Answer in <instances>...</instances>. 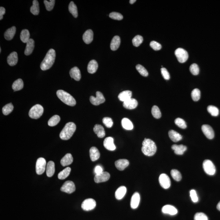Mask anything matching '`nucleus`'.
Listing matches in <instances>:
<instances>
[{"mask_svg": "<svg viewBox=\"0 0 220 220\" xmlns=\"http://www.w3.org/2000/svg\"><path fill=\"white\" fill-rule=\"evenodd\" d=\"M56 56L55 50L51 49L49 50L41 64V69L42 71H46L52 67L54 63Z\"/></svg>", "mask_w": 220, "mask_h": 220, "instance_id": "1", "label": "nucleus"}, {"mask_svg": "<svg viewBox=\"0 0 220 220\" xmlns=\"http://www.w3.org/2000/svg\"><path fill=\"white\" fill-rule=\"evenodd\" d=\"M142 151L145 155L152 156L156 152V145L155 143L150 139L145 138L143 142Z\"/></svg>", "mask_w": 220, "mask_h": 220, "instance_id": "2", "label": "nucleus"}, {"mask_svg": "<svg viewBox=\"0 0 220 220\" xmlns=\"http://www.w3.org/2000/svg\"><path fill=\"white\" fill-rule=\"evenodd\" d=\"M76 129V125L74 123L72 122L67 123L60 132V138L62 140H68L73 135Z\"/></svg>", "mask_w": 220, "mask_h": 220, "instance_id": "3", "label": "nucleus"}, {"mask_svg": "<svg viewBox=\"0 0 220 220\" xmlns=\"http://www.w3.org/2000/svg\"><path fill=\"white\" fill-rule=\"evenodd\" d=\"M56 94L58 97L65 104L70 106H73L76 104L74 98L66 92L62 90H58Z\"/></svg>", "mask_w": 220, "mask_h": 220, "instance_id": "4", "label": "nucleus"}, {"mask_svg": "<svg viewBox=\"0 0 220 220\" xmlns=\"http://www.w3.org/2000/svg\"><path fill=\"white\" fill-rule=\"evenodd\" d=\"M43 112V107L40 104H36L30 109L29 115L32 119H37L42 116Z\"/></svg>", "mask_w": 220, "mask_h": 220, "instance_id": "5", "label": "nucleus"}, {"mask_svg": "<svg viewBox=\"0 0 220 220\" xmlns=\"http://www.w3.org/2000/svg\"><path fill=\"white\" fill-rule=\"evenodd\" d=\"M203 167L206 174L210 175H214L216 173V168L211 161L206 159L203 162Z\"/></svg>", "mask_w": 220, "mask_h": 220, "instance_id": "6", "label": "nucleus"}, {"mask_svg": "<svg viewBox=\"0 0 220 220\" xmlns=\"http://www.w3.org/2000/svg\"><path fill=\"white\" fill-rule=\"evenodd\" d=\"M175 55L178 61L182 63L185 62L189 57L188 52L181 48L177 49L175 50Z\"/></svg>", "mask_w": 220, "mask_h": 220, "instance_id": "7", "label": "nucleus"}, {"mask_svg": "<svg viewBox=\"0 0 220 220\" xmlns=\"http://www.w3.org/2000/svg\"><path fill=\"white\" fill-rule=\"evenodd\" d=\"M46 161L44 158H41L37 159L36 162V173L38 175L43 174L46 168Z\"/></svg>", "mask_w": 220, "mask_h": 220, "instance_id": "8", "label": "nucleus"}, {"mask_svg": "<svg viewBox=\"0 0 220 220\" xmlns=\"http://www.w3.org/2000/svg\"><path fill=\"white\" fill-rule=\"evenodd\" d=\"M96 203L93 198H88L85 200L82 204L81 207L85 211H90L94 209L96 207Z\"/></svg>", "mask_w": 220, "mask_h": 220, "instance_id": "9", "label": "nucleus"}, {"mask_svg": "<svg viewBox=\"0 0 220 220\" xmlns=\"http://www.w3.org/2000/svg\"><path fill=\"white\" fill-rule=\"evenodd\" d=\"M96 97L91 96L90 98V101L93 105L98 106L105 102V99L102 93L100 91H97L96 93Z\"/></svg>", "mask_w": 220, "mask_h": 220, "instance_id": "10", "label": "nucleus"}, {"mask_svg": "<svg viewBox=\"0 0 220 220\" xmlns=\"http://www.w3.org/2000/svg\"><path fill=\"white\" fill-rule=\"evenodd\" d=\"M60 190L68 194L73 193L75 190V184L72 181H66L61 187Z\"/></svg>", "mask_w": 220, "mask_h": 220, "instance_id": "11", "label": "nucleus"}, {"mask_svg": "<svg viewBox=\"0 0 220 220\" xmlns=\"http://www.w3.org/2000/svg\"><path fill=\"white\" fill-rule=\"evenodd\" d=\"M159 183L164 189H168L170 186L171 182L169 177L166 174H162L159 176Z\"/></svg>", "mask_w": 220, "mask_h": 220, "instance_id": "12", "label": "nucleus"}, {"mask_svg": "<svg viewBox=\"0 0 220 220\" xmlns=\"http://www.w3.org/2000/svg\"><path fill=\"white\" fill-rule=\"evenodd\" d=\"M202 129L205 135L210 139H213L214 137V132L212 127L207 124L202 126Z\"/></svg>", "mask_w": 220, "mask_h": 220, "instance_id": "13", "label": "nucleus"}, {"mask_svg": "<svg viewBox=\"0 0 220 220\" xmlns=\"http://www.w3.org/2000/svg\"><path fill=\"white\" fill-rule=\"evenodd\" d=\"M110 178V174L108 172H103L98 175H95L94 177V181L95 183H100L106 182Z\"/></svg>", "mask_w": 220, "mask_h": 220, "instance_id": "14", "label": "nucleus"}, {"mask_svg": "<svg viewBox=\"0 0 220 220\" xmlns=\"http://www.w3.org/2000/svg\"><path fill=\"white\" fill-rule=\"evenodd\" d=\"M103 144L104 147L108 150L114 151L116 149V146L114 144V139L111 137L105 138Z\"/></svg>", "mask_w": 220, "mask_h": 220, "instance_id": "15", "label": "nucleus"}, {"mask_svg": "<svg viewBox=\"0 0 220 220\" xmlns=\"http://www.w3.org/2000/svg\"><path fill=\"white\" fill-rule=\"evenodd\" d=\"M162 212L163 213L166 214H168L170 215H174L177 214L178 211L174 206L167 205L162 207Z\"/></svg>", "mask_w": 220, "mask_h": 220, "instance_id": "16", "label": "nucleus"}, {"mask_svg": "<svg viewBox=\"0 0 220 220\" xmlns=\"http://www.w3.org/2000/svg\"><path fill=\"white\" fill-rule=\"evenodd\" d=\"M129 161L126 159H120L115 162V166L118 170L122 171L129 165Z\"/></svg>", "mask_w": 220, "mask_h": 220, "instance_id": "17", "label": "nucleus"}, {"mask_svg": "<svg viewBox=\"0 0 220 220\" xmlns=\"http://www.w3.org/2000/svg\"><path fill=\"white\" fill-rule=\"evenodd\" d=\"M140 200V197L139 193L137 192H135L132 196L130 201V206L131 208L133 209L137 208L139 206Z\"/></svg>", "mask_w": 220, "mask_h": 220, "instance_id": "18", "label": "nucleus"}, {"mask_svg": "<svg viewBox=\"0 0 220 220\" xmlns=\"http://www.w3.org/2000/svg\"><path fill=\"white\" fill-rule=\"evenodd\" d=\"M123 105L126 109L131 110L137 107L138 105V102L135 99L131 98L129 100L124 102Z\"/></svg>", "mask_w": 220, "mask_h": 220, "instance_id": "19", "label": "nucleus"}, {"mask_svg": "<svg viewBox=\"0 0 220 220\" xmlns=\"http://www.w3.org/2000/svg\"><path fill=\"white\" fill-rule=\"evenodd\" d=\"M83 40L86 44H89L92 42L94 39V33L92 30H86L83 35Z\"/></svg>", "mask_w": 220, "mask_h": 220, "instance_id": "20", "label": "nucleus"}, {"mask_svg": "<svg viewBox=\"0 0 220 220\" xmlns=\"http://www.w3.org/2000/svg\"><path fill=\"white\" fill-rule=\"evenodd\" d=\"M90 159L92 161L95 162L99 159L100 153L98 148L95 147H92L89 150Z\"/></svg>", "mask_w": 220, "mask_h": 220, "instance_id": "21", "label": "nucleus"}, {"mask_svg": "<svg viewBox=\"0 0 220 220\" xmlns=\"http://www.w3.org/2000/svg\"><path fill=\"white\" fill-rule=\"evenodd\" d=\"M132 95V91L129 90H124L119 94L118 97L119 100L124 102L131 98Z\"/></svg>", "mask_w": 220, "mask_h": 220, "instance_id": "22", "label": "nucleus"}, {"mask_svg": "<svg viewBox=\"0 0 220 220\" xmlns=\"http://www.w3.org/2000/svg\"><path fill=\"white\" fill-rule=\"evenodd\" d=\"M18 61V57L16 52H13L11 53L7 58V63L11 66H14Z\"/></svg>", "mask_w": 220, "mask_h": 220, "instance_id": "23", "label": "nucleus"}, {"mask_svg": "<svg viewBox=\"0 0 220 220\" xmlns=\"http://www.w3.org/2000/svg\"><path fill=\"white\" fill-rule=\"evenodd\" d=\"M70 76L76 81H79L81 79V73L78 68L74 67L71 69L70 72Z\"/></svg>", "mask_w": 220, "mask_h": 220, "instance_id": "24", "label": "nucleus"}, {"mask_svg": "<svg viewBox=\"0 0 220 220\" xmlns=\"http://www.w3.org/2000/svg\"><path fill=\"white\" fill-rule=\"evenodd\" d=\"M73 162V158L70 153H68L62 159L60 163L63 166L70 165Z\"/></svg>", "mask_w": 220, "mask_h": 220, "instance_id": "25", "label": "nucleus"}, {"mask_svg": "<svg viewBox=\"0 0 220 220\" xmlns=\"http://www.w3.org/2000/svg\"><path fill=\"white\" fill-rule=\"evenodd\" d=\"M98 67L96 60H93L89 62L87 66V71L89 73L93 74L96 72Z\"/></svg>", "mask_w": 220, "mask_h": 220, "instance_id": "26", "label": "nucleus"}, {"mask_svg": "<svg viewBox=\"0 0 220 220\" xmlns=\"http://www.w3.org/2000/svg\"><path fill=\"white\" fill-rule=\"evenodd\" d=\"M55 163L53 161H50L46 166V174L49 177H52L55 173Z\"/></svg>", "mask_w": 220, "mask_h": 220, "instance_id": "27", "label": "nucleus"}, {"mask_svg": "<svg viewBox=\"0 0 220 220\" xmlns=\"http://www.w3.org/2000/svg\"><path fill=\"white\" fill-rule=\"evenodd\" d=\"M172 148L174 150L175 154L177 155H182L187 150V147L183 145H177L174 144L172 146Z\"/></svg>", "mask_w": 220, "mask_h": 220, "instance_id": "28", "label": "nucleus"}, {"mask_svg": "<svg viewBox=\"0 0 220 220\" xmlns=\"http://www.w3.org/2000/svg\"><path fill=\"white\" fill-rule=\"evenodd\" d=\"M34 48V41L32 39L30 38L27 42L25 51V54L29 56L32 53Z\"/></svg>", "mask_w": 220, "mask_h": 220, "instance_id": "29", "label": "nucleus"}, {"mask_svg": "<svg viewBox=\"0 0 220 220\" xmlns=\"http://www.w3.org/2000/svg\"><path fill=\"white\" fill-rule=\"evenodd\" d=\"M126 187L122 186L117 190L115 193V197L117 199L121 200L123 198L126 193Z\"/></svg>", "mask_w": 220, "mask_h": 220, "instance_id": "30", "label": "nucleus"}, {"mask_svg": "<svg viewBox=\"0 0 220 220\" xmlns=\"http://www.w3.org/2000/svg\"><path fill=\"white\" fill-rule=\"evenodd\" d=\"M16 32V28L14 26L8 29L5 33V38L7 41H10L14 37Z\"/></svg>", "mask_w": 220, "mask_h": 220, "instance_id": "31", "label": "nucleus"}, {"mask_svg": "<svg viewBox=\"0 0 220 220\" xmlns=\"http://www.w3.org/2000/svg\"><path fill=\"white\" fill-rule=\"evenodd\" d=\"M94 130L98 138H102L105 136V130L102 126L99 124H96L94 126Z\"/></svg>", "mask_w": 220, "mask_h": 220, "instance_id": "32", "label": "nucleus"}, {"mask_svg": "<svg viewBox=\"0 0 220 220\" xmlns=\"http://www.w3.org/2000/svg\"><path fill=\"white\" fill-rule=\"evenodd\" d=\"M168 135L170 138L173 142H177L182 140V136L179 133L177 132L174 131V130H170L168 132Z\"/></svg>", "mask_w": 220, "mask_h": 220, "instance_id": "33", "label": "nucleus"}, {"mask_svg": "<svg viewBox=\"0 0 220 220\" xmlns=\"http://www.w3.org/2000/svg\"><path fill=\"white\" fill-rule=\"evenodd\" d=\"M120 38L119 36H114L110 43V47L111 50L113 51L117 50L120 46Z\"/></svg>", "mask_w": 220, "mask_h": 220, "instance_id": "34", "label": "nucleus"}, {"mask_svg": "<svg viewBox=\"0 0 220 220\" xmlns=\"http://www.w3.org/2000/svg\"><path fill=\"white\" fill-rule=\"evenodd\" d=\"M121 123L123 128L126 130H131L133 129V123L128 118H123L122 119Z\"/></svg>", "mask_w": 220, "mask_h": 220, "instance_id": "35", "label": "nucleus"}, {"mask_svg": "<svg viewBox=\"0 0 220 220\" xmlns=\"http://www.w3.org/2000/svg\"><path fill=\"white\" fill-rule=\"evenodd\" d=\"M30 12L33 14L38 15L40 12L39 4L38 1L34 0L33 1V5L30 8Z\"/></svg>", "mask_w": 220, "mask_h": 220, "instance_id": "36", "label": "nucleus"}, {"mask_svg": "<svg viewBox=\"0 0 220 220\" xmlns=\"http://www.w3.org/2000/svg\"><path fill=\"white\" fill-rule=\"evenodd\" d=\"M24 86L23 82L22 79H18L13 83L12 88L14 91L21 90Z\"/></svg>", "mask_w": 220, "mask_h": 220, "instance_id": "37", "label": "nucleus"}, {"mask_svg": "<svg viewBox=\"0 0 220 220\" xmlns=\"http://www.w3.org/2000/svg\"><path fill=\"white\" fill-rule=\"evenodd\" d=\"M20 38L21 41L24 43H27L30 39V34L27 30H23L21 31Z\"/></svg>", "mask_w": 220, "mask_h": 220, "instance_id": "38", "label": "nucleus"}, {"mask_svg": "<svg viewBox=\"0 0 220 220\" xmlns=\"http://www.w3.org/2000/svg\"><path fill=\"white\" fill-rule=\"evenodd\" d=\"M71 171V168L70 167H67L58 174V178L59 179L63 180L67 178L70 175Z\"/></svg>", "mask_w": 220, "mask_h": 220, "instance_id": "39", "label": "nucleus"}, {"mask_svg": "<svg viewBox=\"0 0 220 220\" xmlns=\"http://www.w3.org/2000/svg\"><path fill=\"white\" fill-rule=\"evenodd\" d=\"M69 10L70 13L72 14L74 17L76 18L78 16V12L77 7L75 4L74 2L71 1L70 2L69 6Z\"/></svg>", "mask_w": 220, "mask_h": 220, "instance_id": "40", "label": "nucleus"}, {"mask_svg": "<svg viewBox=\"0 0 220 220\" xmlns=\"http://www.w3.org/2000/svg\"><path fill=\"white\" fill-rule=\"evenodd\" d=\"M60 120V118L59 115H55L49 119L48 124L50 126H54L58 124Z\"/></svg>", "mask_w": 220, "mask_h": 220, "instance_id": "41", "label": "nucleus"}, {"mask_svg": "<svg viewBox=\"0 0 220 220\" xmlns=\"http://www.w3.org/2000/svg\"><path fill=\"white\" fill-rule=\"evenodd\" d=\"M14 106L12 103L6 104L2 108V113L5 115H8L12 112Z\"/></svg>", "mask_w": 220, "mask_h": 220, "instance_id": "42", "label": "nucleus"}, {"mask_svg": "<svg viewBox=\"0 0 220 220\" xmlns=\"http://www.w3.org/2000/svg\"><path fill=\"white\" fill-rule=\"evenodd\" d=\"M151 113L152 115L156 119H159L161 117V112L160 109L157 106H154L152 107Z\"/></svg>", "mask_w": 220, "mask_h": 220, "instance_id": "43", "label": "nucleus"}, {"mask_svg": "<svg viewBox=\"0 0 220 220\" xmlns=\"http://www.w3.org/2000/svg\"><path fill=\"white\" fill-rule=\"evenodd\" d=\"M207 111L213 116H217L219 114V110L217 107L214 106H209L207 108Z\"/></svg>", "mask_w": 220, "mask_h": 220, "instance_id": "44", "label": "nucleus"}, {"mask_svg": "<svg viewBox=\"0 0 220 220\" xmlns=\"http://www.w3.org/2000/svg\"><path fill=\"white\" fill-rule=\"evenodd\" d=\"M191 96L194 101L195 102L198 101L201 98L200 90L198 89H194L191 93Z\"/></svg>", "mask_w": 220, "mask_h": 220, "instance_id": "45", "label": "nucleus"}, {"mask_svg": "<svg viewBox=\"0 0 220 220\" xmlns=\"http://www.w3.org/2000/svg\"><path fill=\"white\" fill-rule=\"evenodd\" d=\"M171 175L173 179L177 182H179L182 179V176L180 173L177 170L173 169L170 172Z\"/></svg>", "mask_w": 220, "mask_h": 220, "instance_id": "46", "label": "nucleus"}, {"mask_svg": "<svg viewBox=\"0 0 220 220\" xmlns=\"http://www.w3.org/2000/svg\"><path fill=\"white\" fill-rule=\"evenodd\" d=\"M143 41V37L140 35H137L132 40L133 45L136 47L139 46L142 43Z\"/></svg>", "mask_w": 220, "mask_h": 220, "instance_id": "47", "label": "nucleus"}, {"mask_svg": "<svg viewBox=\"0 0 220 220\" xmlns=\"http://www.w3.org/2000/svg\"><path fill=\"white\" fill-rule=\"evenodd\" d=\"M176 125L182 129H185L187 127V125L185 121L180 118H177L174 121Z\"/></svg>", "mask_w": 220, "mask_h": 220, "instance_id": "48", "label": "nucleus"}, {"mask_svg": "<svg viewBox=\"0 0 220 220\" xmlns=\"http://www.w3.org/2000/svg\"><path fill=\"white\" fill-rule=\"evenodd\" d=\"M137 71L139 72V73L142 75L144 77H147L148 76V73L146 69L143 66L141 65H138L136 66Z\"/></svg>", "mask_w": 220, "mask_h": 220, "instance_id": "49", "label": "nucleus"}, {"mask_svg": "<svg viewBox=\"0 0 220 220\" xmlns=\"http://www.w3.org/2000/svg\"><path fill=\"white\" fill-rule=\"evenodd\" d=\"M45 7L47 11H50L52 10L54 6L55 1V0H51V1H44Z\"/></svg>", "mask_w": 220, "mask_h": 220, "instance_id": "50", "label": "nucleus"}, {"mask_svg": "<svg viewBox=\"0 0 220 220\" xmlns=\"http://www.w3.org/2000/svg\"><path fill=\"white\" fill-rule=\"evenodd\" d=\"M190 70L191 73L193 75H197L199 74V69L198 65L197 64H192L190 67Z\"/></svg>", "mask_w": 220, "mask_h": 220, "instance_id": "51", "label": "nucleus"}, {"mask_svg": "<svg viewBox=\"0 0 220 220\" xmlns=\"http://www.w3.org/2000/svg\"><path fill=\"white\" fill-rule=\"evenodd\" d=\"M103 124L105 125V126L108 128H110L112 127L113 121L111 118L105 117L103 118L102 119Z\"/></svg>", "mask_w": 220, "mask_h": 220, "instance_id": "52", "label": "nucleus"}, {"mask_svg": "<svg viewBox=\"0 0 220 220\" xmlns=\"http://www.w3.org/2000/svg\"><path fill=\"white\" fill-rule=\"evenodd\" d=\"M109 17L114 20H119L120 21L123 19V16L120 13L116 12H113L110 14Z\"/></svg>", "mask_w": 220, "mask_h": 220, "instance_id": "53", "label": "nucleus"}, {"mask_svg": "<svg viewBox=\"0 0 220 220\" xmlns=\"http://www.w3.org/2000/svg\"><path fill=\"white\" fill-rule=\"evenodd\" d=\"M194 220H208L206 215L202 212H198L195 214Z\"/></svg>", "mask_w": 220, "mask_h": 220, "instance_id": "54", "label": "nucleus"}, {"mask_svg": "<svg viewBox=\"0 0 220 220\" xmlns=\"http://www.w3.org/2000/svg\"><path fill=\"white\" fill-rule=\"evenodd\" d=\"M150 45L151 47L155 51H159L162 48V45L156 41H151Z\"/></svg>", "mask_w": 220, "mask_h": 220, "instance_id": "55", "label": "nucleus"}, {"mask_svg": "<svg viewBox=\"0 0 220 220\" xmlns=\"http://www.w3.org/2000/svg\"><path fill=\"white\" fill-rule=\"evenodd\" d=\"M190 196L191 199L194 203H197L198 202V198L197 196V192L194 190H192L190 191Z\"/></svg>", "mask_w": 220, "mask_h": 220, "instance_id": "56", "label": "nucleus"}, {"mask_svg": "<svg viewBox=\"0 0 220 220\" xmlns=\"http://www.w3.org/2000/svg\"><path fill=\"white\" fill-rule=\"evenodd\" d=\"M161 71L162 76H163L164 79L166 80H169L170 78V75L169 72L167 71L166 69L165 68L162 67L161 69Z\"/></svg>", "mask_w": 220, "mask_h": 220, "instance_id": "57", "label": "nucleus"}, {"mask_svg": "<svg viewBox=\"0 0 220 220\" xmlns=\"http://www.w3.org/2000/svg\"><path fill=\"white\" fill-rule=\"evenodd\" d=\"M103 172V168L101 166H97L94 169V173H95V175H98V174H101Z\"/></svg>", "mask_w": 220, "mask_h": 220, "instance_id": "58", "label": "nucleus"}, {"mask_svg": "<svg viewBox=\"0 0 220 220\" xmlns=\"http://www.w3.org/2000/svg\"><path fill=\"white\" fill-rule=\"evenodd\" d=\"M6 13V10L3 7H0V20H1L3 18V16Z\"/></svg>", "mask_w": 220, "mask_h": 220, "instance_id": "59", "label": "nucleus"}, {"mask_svg": "<svg viewBox=\"0 0 220 220\" xmlns=\"http://www.w3.org/2000/svg\"><path fill=\"white\" fill-rule=\"evenodd\" d=\"M217 210L220 211V202L218 203V204H217Z\"/></svg>", "mask_w": 220, "mask_h": 220, "instance_id": "60", "label": "nucleus"}, {"mask_svg": "<svg viewBox=\"0 0 220 220\" xmlns=\"http://www.w3.org/2000/svg\"><path fill=\"white\" fill-rule=\"evenodd\" d=\"M136 1V0H130V1H129V2H130V4H133Z\"/></svg>", "mask_w": 220, "mask_h": 220, "instance_id": "61", "label": "nucleus"}, {"mask_svg": "<svg viewBox=\"0 0 220 220\" xmlns=\"http://www.w3.org/2000/svg\"><path fill=\"white\" fill-rule=\"evenodd\" d=\"M1 48H0V52H1Z\"/></svg>", "mask_w": 220, "mask_h": 220, "instance_id": "62", "label": "nucleus"}]
</instances>
